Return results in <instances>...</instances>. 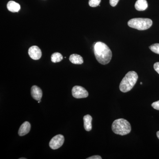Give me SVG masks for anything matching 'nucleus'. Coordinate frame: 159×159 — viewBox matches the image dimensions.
<instances>
[{
  "label": "nucleus",
  "instance_id": "nucleus-1",
  "mask_svg": "<svg viewBox=\"0 0 159 159\" xmlns=\"http://www.w3.org/2000/svg\"><path fill=\"white\" fill-rule=\"evenodd\" d=\"M94 52L97 61L102 65L110 62L112 54L109 48L104 43L98 42L94 46Z\"/></svg>",
  "mask_w": 159,
  "mask_h": 159
},
{
  "label": "nucleus",
  "instance_id": "nucleus-2",
  "mask_svg": "<svg viewBox=\"0 0 159 159\" xmlns=\"http://www.w3.org/2000/svg\"><path fill=\"white\" fill-rule=\"evenodd\" d=\"M138 75L134 71H129L122 79L119 85L121 92L126 93L130 91L136 83Z\"/></svg>",
  "mask_w": 159,
  "mask_h": 159
},
{
  "label": "nucleus",
  "instance_id": "nucleus-3",
  "mask_svg": "<svg viewBox=\"0 0 159 159\" xmlns=\"http://www.w3.org/2000/svg\"><path fill=\"white\" fill-rule=\"evenodd\" d=\"M112 130L114 133L121 136L129 134L131 130V126L129 122L123 119L115 120L112 125Z\"/></svg>",
  "mask_w": 159,
  "mask_h": 159
},
{
  "label": "nucleus",
  "instance_id": "nucleus-4",
  "mask_svg": "<svg viewBox=\"0 0 159 159\" xmlns=\"http://www.w3.org/2000/svg\"><path fill=\"white\" fill-rule=\"evenodd\" d=\"M152 25V20L150 19L142 18L132 19L128 22V25L129 27L140 31L149 29Z\"/></svg>",
  "mask_w": 159,
  "mask_h": 159
},
{
  "label": "nucleus",
  "instance_id": "nucleus-5",
  "mask_svg": "<svg viewBox=\"0 0 159 159\" xmlns=\"http://www.w3.org/2000/svg\"><path fill=\"white\" fill-rule=\"evenodd\" d=\"M72 95L77 99L86 98L89 96L88 91L80 86H75L72 89Z\"/></svg>",
  "mask_w": 159,
  "mask_h": 159
},
{
  "label": "nucleus",
  "instance_id": "nucleus-6",
  "mask_svg": "<svg viewBox=\"0 0 159 159\" xmlns=\"http://www.w3.org/2000/svg\"><path fill=\"white\" fill-rule=\"evenodd\" d=\"M64 141L63 136L61 134L57 135L51 139L49 143V146L52 149H58L62 146Z\"/></svg>",
  "mask_w": 159,
  "mask_h": 159
},
{
  "label": "nucleus",
  "instance_id": "nucleus-7",
  "mask_svg": "<svg viewBox=\"0 0 159 159\" xmlns=\"http://www.w3.org/2000/svg\"><path fill=\"white\" fill-rule=\"evenodd\" d=\"M28 52L29 56L32 59L37 60L42 57V51L37 46H33L30 47Z\"/></svg>",
  "mask_w": 159,
  "mask_h": 159
},
{
  "label": "nucleus",
  "instance_id": "nucleus-8",
  "mask_svg": "<svg viewBox=\"0 0 159 159\" xmlns=\"http://www.w3.org/2000/svg\"><path fill=\"white\" fill-rule=\"evenodd\" d=\"M31 95L33 99L39 101L42 97V91L37 86H33L31 88Z\"/></svg>",
  "mask_w": 159,
  "mask_h": 159
},
{
  "label": "nucleus",
  "instance_id": "nucleus-9",
  "mask_svg": "<svg viewBox=\"0 0 159 159\" xmlns=\"http://www.w3.org/2000/svg\"><path fill=\"white\" fill-rule=\"evenodd\" d=\"M31 124L29 122H25L22 124L18 131L20 136H23L29 133L31 129Z\"/></svg>",
  "mask_w": 159,
  "mask_h": 159
},
{
  "label": "nucleus",
  "instance_id": "nucleus-10",
  "mask_svg": "<svg viewBox=\"0 0 159 159\" xmlns=\"http://www.w3.org/2000/svg\"><path fill=\"white\" fill-rule=\"evenodd\" d=\"M7 8L9 11L12 12H18L20 9V4L14 1H10L8 2Z\"/></svg>",
  "mask_w": 159,
  "mask_h": 159
},
{
  "label": "nucleus",
  "instance_id": "nucleus-11",
  "mask_svg": "<svg viewBox=\"0 0 159 159\" xmlns=\"http://www.w3.org/2000/svg\"><path fill=\"white\" fill-rule=\"evenodd\" d=\"M148 6L146 0H138L135 4L136 9L139 11H144L148 8Z\"/></svg>",
  "mask_w": 159,
  "mask_h": 159
},
{
  "label": "nucleus",
  "instance_id": "nucleus-12",
  "mask_svg": "<svg viewBox=\"0 0 159 159\" xmlns=\"http://www.w3.org/2000/svg\"><path fill=\"white\" fill-rule=\"evenodd\" d=\"M93 118L90 115H87L83 118L84 128L87 131H90L92 129V121Z\"/></svg>",
  "mask_w": 159,
  "mask_h": 159
},
{
  "label": "nucleus",
  "instance_id": "nucleus-13",
  "mask_svg": "<svg viewBox=\"0 0 159 159\" xmlns=\"http://www.w3.org/2000/svg\"><path fill=\"white\" fill-rule=\"evenodd\" d=\"M70 60L74 64L80 65L84 62L82 57L77 54H71L70 57Z\"/></svg>",
  "mask_w": 159,
  "mask_h": 159
},
{
  "label": "nucleus",
  "instance_id": "nucleus-14",
  "mask_svg": "<svg viewBox=\"0 0 159 159\" xmlns=\"http://www.w3.org/2000/svg\"><path fill=\"white\" fill-rule=\"evenodd\" d=\"M62 59V55L58 52L54 53L51 56V61L54 63L60 62Z\"/></svg>",
  "mask_w": 159,
  "mask_h": 159
},
{
  "label": "nucleus",
  "instance_id": "nucleus-15",
  "mask_svg": "<svg viewBox=\"0 0 159 159\" xmlns=\"http://www.w3.org/2000/svg\"><path fill=\"white\" fill-rule=\"evenodd\" d=\"M151 51L156 54H159V43H155L149 47Z\"/></svg>",
  "mask_w": 159,
  "mask_h": 159
},
{
  "label": "nucleus",
  "instance_id": "nucleus-16",
  "mask_svg": "<svg viewBox=\"0 0 159 159\" xmlns=\"http://www.w3.org/2000/svg\"><path fill=\"white\" fill-rule=\"evenodd\" d=\"M101 0H89V5L92 7H96L99 6Z\"/></svg>",
  "mask_w": 159,
  "mask_h": 159
},
{
  "label": "nucleus",
  "instance_id": "nucleus-17",
  "mask_svg": "<svg viewBox=\"0 0 159 159\" xmlns=\"http://www.w3.org/2000/svg\"><path fill=\"white\" fill-rule=\"evenodd\" d=\"M152 106L155 109H156L157 110L159 111V100L157 101L156 102H153L152 104Z\"/></svg>",
  "mask_w": 159,
  "mask_h": 159
},
{
  "label": "nucleus",
  "instance_id": "nucleus-18",
  "mask_svg": "<svg viewBox=\"0 0 159 159\" xmlns=\"http://www.w3.org/2000/svg\"><path fill=\"white\" fill-rule=\"evenodd\" d=\"M119 0H110V4L112 7H115L119 2Z\"/></svg>",
  "mask_w": 159,
  "mask_h": 159
},
{
  "label": "nucleus",
  "instance_id": "nucleus-19",
  "mask_svg": "<svg viewBox=\"0 0 159 159\" xmlns=\"http://www.w3.org/2000/svg\"><path fill=\"white\" fill-rule=\"evenodd\" d=\"M154 69L159 74V62L155 63L154 65Z\"/></svg>",
  "mask_w": 159,
  "mask_h": 159
},
{
  "label": "nucleus",
  "instance_id": "nucleus-20",
  "mask_svg": "<svg viewBox=\"0 0 159 159\" xmlns=\"http://www.w3.org/2000/svg\"><path fill=\"white\" fill-rule=\"evenodd\" d=\"M87 159H102V157L96 155L89 157Z\"/></svg>",
  "mask_w": 159,
  "mask_h": 159
},
{
  "label": "nucleus",
  "instance_id": "nucleus-21",
  "mask_svg": "<svg viewBox=\"0 0 159 159\" xmlns=\"http://www.w3.org/2000/svg\"><path fill=\"white\" fill-rule=\"evenodd\" d=\"M157 138H158V139H159V131H158L157 132Z\"/></svg>",
  "mask_w": 159,
  "mask_h": 159
},
{
  "label": "nucleus",
  "instance_id": "nucleus-22",
  "mask_svg": "<svg viewBox=\"0 0 159 159\" xmlns=\"http://www.w3.org/2000/svg\"><path fill=\"white\" fill-rule=\"evenodd\" d=\"M20 159H26L25 158H20Z\"/></svg>",
  "mask_w": 159,
  "mask_h": 159
},
{
  "label": "nucleus",
  "instance_id": "nucleus-23",
  "mask_svg": "<svg viewBox=\"0 0 159 159\" xmlns=\"http://www.w3.org/2000/svg\"><path fill=\"white\" fill-rule=\"evenodd\" d=\"M40 100H39V101H38V102H39H39H41Z\"/></svg>",
  "mask_w": 159,
  "mask_h": 159
},
{
  "label": "nucleus",
  "instance_id": "nucleus-24",
  "mask_svg": "<svg viewBox=\"0 0 159 159\" xmlns=\"http://www.w3.org/2000/svg\"><path fill=\"white\" fill-rule=\"evenodd\" d=\"M140 84H142V82H141V83H140Z\"/></svg>",
  "mask_w": 159,
  "mask_h": 159
}]
</instances>
